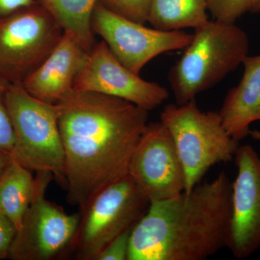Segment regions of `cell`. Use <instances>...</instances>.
Masks as SVG:
<instances>
[{
	"mask_svg": "<svg viewBox=\"0 0 260 260\" xmlns=\"http://www.w3.org/2000/svg\"><path fill=\"white\" fill-rule=\"evenodd\" d=\"M149 206L150 201L129 174L94 194L80 208L71 249L76 259L96 260L109 243L134 228Z\"/></svg>",
	"mask_w": 260,
	"mask_h": 260,
	"instance_id": "cell-6",
	"label": "cell"
},
{
	"mask_svg": "<svg viewBox=\"0 0 260 260\" xmlns=\"http://www.w3.org/2000/svg\"><path fill=\"white\" fill-rule=\"evenodd\" d=\"M249 47L247 34L235 23L208 20L195 28L190 44L168 75L177 104L221 82L242 64Z\"/></svg>",
	"mask_w": 260,
	"mask_h": 260,
	"instance_id": "cell-3",
	"label": "cell"
},
{
	"mask_svg": "<svg viewBox=\"0 0 260 260\" xmlns=\"http://www.w3.org/2000/svg\"><path fill=\"white\" fill-rule=\"evenodd\" d=\"M56 104L67 200L81 208L127 175L135 147L148 124V112L124 99L74 88Z\"/></svg>",
	"mask_w": 260,
	"mask_h": 260,
	"instance_id": "cell-1",
	"label": "cell"
},
{
	"mask_svg": "<svg viewBox=\"0 0 260 260\" xmlns=\"http://www.w3.org/2000/svg\"><path fill=\"white\" fill-rule=\"evenodd\" d=\"M128 174L150 203L185 190V176L174 140L161 121L148 123L130 160Z\"/></svg>",
	"mask_w": 260,
	"mask_h": 260,
	"instance_id": "cell-10",
	"label": "cell"
},
{
	"mask_svg": "<svg viewBox=\"0 0 260 260\" xmlns=\"http://www.w3.org/2000/svg\"><path fill=\"white\" fill-rule=\"evenodd\" d=\"M16 234L14 224L0 212V259L9 256L10 248Z\"/></svg>",
	"mask_w": 260,
	"mask_h": 260,
	"instance_id": "cell-22",
	"label": "cell"
},
{
	"mask_svg": "<svg viewBox=\"0 0 260 260\" xmlns=\"http://www.w3.org/2000/svg\"><path fill=\"white\" fill-rule=\"evenodd\" d=\"M131 232L126 231L116 237L103 249L96 260H128Z\"/></svg>",
	"mask_w": 260,
	"mask_h": 260,
	"instance_id": "cell-21",
	"label": "cell"
},
{
	"mask_svg": "<svg viewBox=\"0 0 260 260\" xmlns=\"http://www.w3.org/2000/svg\"><path fill=\"white\" fill-rule=\"evenodd\" d=\"M232 182L224 172L150 203L130 234L128 260H204L227 247Z\"/></svg>",
	"mask_w": 260,
	"mask_h": 260,
	"instance_id": "cell-2",
	"label": "cell"
},
{
	"mask_svg": "<svg viewBox=\"0 0 260 260\" xmlns=\"http://www.w3.org/2000/svg\"><path fill=\"white\" fill-rule=\"evenodd\" d=\"M5 104L15 134L12 157L32 172L51 173L65 186L64 151L57 104L32 96L22 83L8 85Z\"/></svg>",
	"mask_w": 260,
	"mask_h": 260,
	"instance_id": "cell-5",
	"label": "cell"
},
{
	"mask_svg": "<svg viewBox=\"0 0 260 260\" xmlns=\"http://www.w3.org/2000/svg\"><path fill=\"white\" fill-rule=\"evenodd\" d=\"M34 187L31 171L12 157L0 173V212L13 222L17 231L28 209Z\"/></svg>",
	"mask_w": 260,
	"mask_h": 260,
	"instance_id": "cell-15",
	"label": "cell"
},
{
	"mask_svg": "<svg viewBox=\"0 0 260 260\" xmlns=\"http://www.w3.org/2000/svg\"><path fill=\"white\" fill-rule=\"evenodd\" d=\"M74 89L124 99L148 112L169 96L165 87L143 80L121 64L104 41L95 43L75 80Z\"/></svg>",
	"mask_w": 260,
	"mask_h": 260,
	"instance_id": "cell-11",
	"label": "cell"
},
{
	"mask_svg": "<svg viewBox=\"0 0 260 260\" xmlns=\"http://www.w3.org/2000/svg\"><path fill=\"white\" fill-rule=\"evenodd\" d=\"M153 0H99L103 6L113 13L136 23L148 21L149 10Z\"/></svg>",
	"mask_w": 260,
	"mask_h": 260,
	"instance_id": "cell-19",
	"label": "cell"
},
{
	"mask_svg": "<svg viewBox=\"0 0 260 260\" xmlns=\"http://www.w3.org/2000/svg\"><path fill=\"white\" fill-rule=\"evenodd\" d=\"M8 85L0 80V152L11 154L14 148L15 134L5 104V92Z\"/></svg>",
	"mask_w": 260,
	"mask_h": 260,
	"instance_id": "cell-20",
	"label": "cell"
},
{
	"mask_svg": "<svg viewBox=\"0 0 260 260\" xmlns=\"http://www.w3.org/2000/svg\"><path fill=\"white\" fill-rule=\"evenodd\" d=\"M92 28L116 59L138 75L156 56L185 49L193 37V34L181 30L165 31L148 28L145 24L113 13L99 3L94 9Z\"/></svg>",
	"mask_w": 260,
	"mask_h": 260,
	"instance_id": "cell-9",
	"label": "cell"
},
{
	"mask_svg": "<svg viewBox=\"0 0 260 260\" xmlns=\"http://www.w3.org/2000/svg\"><path fill=\"white\" fill-rule=\"evenodd\" d=\"M64 31L41 5L0 18V80L20 84L59 43Z\"/></svg>",
	"mask_w": 260,
	"mask_h": 260,
	"instance_id": "cell-7",
	"label": "cell"
},
{
	"mask_svg": "<svg viewBox=\"0 0 260 260\" xmlns=\"http://www.w3.org/2000/svg\"><path fill=\"white\" fill-rule=\"evenodd\" d=\"M209 0H153L148 21L154 28L165 31L197 28L208 22Z\"/></svg>",
	"mask_w": 260,
	"mask_h": 260,
	"instance_id": "cell-17",
	"label": "cell"
},
{
	"mask_svg": "<svg viewBox=\"0 0 260 260\" xmlns=\"http://www.w3.org/2000/svg\"><path fill=\"white\" fill-rule=\"evenodd\" d=\"M234 159L237 174L232 183L227 247L241 259L260 249V156L251 145H239Z\"/></svg>",
	"mask_w": 260,
	"mask_h": 260,
	"instance_id": "cell-12",
	"label": "cell"
},
{
	"mask_svg": "<svg viewBox=\"0 0 260 260\" xmlns=\"http://www.w3.org/2000/svg\"><path fill=\"white\" fill-rule=\"evenodd\" d=\"M240 83L229 90L219 114L227 133L240 141L249 136L253 122L260 121V54L244 59Z\"/></svg>",
	"mask_w": 260,
	"mask_h": 260,
	"instance_id": "cell-14",
	"label": "cell"
},
{
	"mask_svg": "<svg viewBox=\"0 0 260 260\" xmlns=\"http://www.w3.org/2000/svg\"><path fill=\"white\" fill-rule=\"evenodd\" d=\"M37 5L35 0H0V18Z\"/></svg>",
	"mask_w": 260,
	"mask_h": 260,
	"instance_id": "cell-23",
	"label": "cell"
},
{
	"mask_svg": "<svg viewBox=\"0 0 260 260\" xmlns=\"http://www.w3.org/2000/svg\"><path fill=\"white\" fill-rule=\"evenodd\" d=\"M160 121L172 135L184 169V191L201 183L214 166L232 160L239 148V141L227 133L219 112H203L195 99L166 106Z\"/></svg>",
	"mask_w": 260,
	"mask_h": 260,
	"instance_id": "cell-4",
	"label": "cell"
},
{
	"mask_svg": "<svg viewBox=\"0 0 260 260\" xmlns=\"http://www.w3.org/2000/svg\"><path fill=\"white\" fill-rule=\"evenodd\" d=\"M11 154L0 152V173L3 172L7 164L11 160Z\"/></svg>",
	"mask_w": 260,
	"mask_h": 260,
	"instance_id": "cell-24",
	"label": "cell"
},
{
	"mask_svg": "<svg viewBox=\"0 0 260 260\" xmlns=\"http://www.w3.org/2000/svg\"><path fill=\"white\" fill-rule=\"evenodd\" d=\"M36 173L34 196L10 248V259H56L71 251L79 225L80 214L70 215L47 199L52 174Z\"/></svg>",
	"mask_w": 260,
	"mask_h": 260,
	"instance_id": "cell-8",
	"label": "cell"
},
{
	"mask_svg": "<svg viewBox=\"0 0 260 260\" xmlns=\"http://www.w3.org/2000/svg\"><path fill=\"white\" fill-rule=\"evenodd\" d=\"M99 0H39V5L88 53L95 46L92 17Z\"/></svg>",
	"mask_w": 260,
	"mask_h": 260,
	"instance_id": "cell-16",
	"label": "cell"
},
{
	"mask_svg": "<svg viewBox=\"0 0 260 260\" xmlns=\"http://www.w3.org/2000/svg\"><path fill=\"white\" fill-rule=\"evenodd\" d=\"M89 54L73 36L64 32L49 56L25 78L22 85L39 100L56 104L74 88Z\"/></svg>",
	"mask_w": 260,
	"mask_h": 260,
	"instance_id": "cell-13",
	"label": "cell"
},
{
	"mask_svg": "<svg viewBox=\"0 0 260 260\" xmlns=\"http://www.w3.org/2000/svg\"><path fill=\"white\" fill-rule=\"evenodd\" d=\"M249 136L253 139L260 142V131L259 130H250L249 133Z\"/></svg>",
	"mask_w": 260,
	"mask_h": 260,
	"instance_id": "cell-25",
	"label": "cell"
},
{
	"mask_svg": "<svg viewBox=\"0 0 260 260\" xmlns=\"http://www.w3.org/2000/svg\"><path fill=\"white\" fill-rule=\"evenodd\" d=\"M208 10L215 20L235 23L246 13H259L260 0H209Z\"/></svg>",
	"mask_w": 260,
	"mask_h": 260,
	"instance_id": "cell-18",
	"label": "cell"
}]
</instances>
